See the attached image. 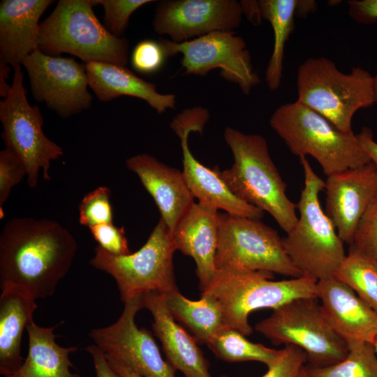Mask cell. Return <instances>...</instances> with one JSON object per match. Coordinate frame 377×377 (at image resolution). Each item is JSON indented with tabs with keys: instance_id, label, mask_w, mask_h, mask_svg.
<instances>
[{
	"instance_id": "7402d4cb",
	"label": "cell",
	"mask_w": 377,
	"mask_h": 377,
	"mask_svg": "<svg viewBox=\"0 0 377 377\" xmlns=\"http://www.w3.org/2000/svg\"><path fill=\"white\" fill-rule=\"evenodd\" d=\"M52 0H3L0 3V61L13 68L38 50L39 20Z\"/></svg>"
},
{
	"instance_id": "f1b7e54d",
	"label": "cell",
	"mask_w": 377,
	"mask_h": 377,
	"mask_svg": "<svg viewBox=\"0 0 377 377\" xmlns=\"http://www.w3.org/2000/svg\"><path fill=\"white\" fill-rule=\"evenodd\" d=\"M207 346L222 360L228 362L258 361L267 367L276 361L281 352V350L253 343L239 331L228 327L217 333Z\"/></svg>"
},
{
	"instance_id": "d590c367",
	"label": "cell",
	"mask_w": 377,
	"mask_h": 377,
	"mask_svg": "<svg viewBox=\"0 0 377 377\" xmlns=\"http://www.w3.org/2000/svg\"><path fill=\"white\" fill-rule=\"evenodd\" d=\"M281 350L278 358L267 367V371L262 377H296L307 361L306 354L298 346L286 345Z\"/></svg>"
},
{
	"instance_id": "836d02e7",
	"label": "cell",
	"mask_w": 377,
	"mask_h": 377,
	"mask_svg": "<svg viewBox=\"0 0 377 377\" xmlns=\"http://www.w3.org/2000/svg\"><path fill=\"white\" fill-rule=\"evenodd\" d=\"M350 245L377 261V195L361 217Z\"/></svg>"
},
{
	"instance_id": "d4e9b609",
	"label": "cell",
	"mask_w": 377,
	"mask_h": 377,
	"mask_svg": "<svg viewBox=\"0 0 377 377\" xmlns=\"http://www.w3.org/2000/svg\"><path fill=\"white\" fill-rule=\"evenodd\" d=\"M60 323L45 327L34 320L29 323L26 327L27 356L15 372L4 377H80L70 370L73 364L69 355L76 352L77 347H62L55 341L54 331Z\"/></svg>"
},
{
	"instance_id": "6da1fadb",
	"label": "cell",
	"mask_w": 377,
	"mask_h": 377,
	"mask_svg": "<svg viewBox=\"0 0 377 377\" xmlns=\"http://www.w3.org/2000/svg\"><path fill=\"white\" fill-rule=\"evenodd\" d=\"M72 234L47 219L15 218L0 235V287L36 300L54 295L77 251Z\"/></svg>"
},
{
	"instance_id": "30bf717a",
	"label": "cell",
	"mask_w": 377,
	"mask_h": 377,
	"mask_svg": "<svg viewBox=\"0 0 377 377\" xmlns=\"http://www.w3.org/2000/svg\"><path fill=\"white\" fill-rule=\"evenodd\" d=\"M216 269L266 271L290 278L302 276L276 230L260 219L219 212Z\"/></svg>"
},
{
	"instance_id": "8992f818",
	"label": "cell",
	"mask_w": 377,
	"mask_h": 377,
	"mask_svg": "<svg viewBox=\"0 0 377 377\" xmlns=\"http://www.w3.org/2000/svg\"><path fill=\"white\" fill-rule=\"evenodd\" d=\"M90 0H60L40 24L38 50L47 55L76 56L85 64L97 61L126 66L128 42L112 35L95 15Z\"/></svg>"
},
{
	"instance_id": "603a6c76",
	"label": "cell",
	"mask_w": 377,
	"mask_h": 377,
	"mask_svg": "<svg viewBox=\"0 0 377 377\" xmlns=\"http://www.w3.org/2000/svg\"><path fill=\"white\" fill-rule=\"evenodd\" d=\"M85 68L89 87L101 101L129 96L144 100L158 114L175 108V95L159 93L155 84L137 76L126 66L91 61L85 64Z\"/></svg>"
},
{
	"instance_id": "8d00e7d4",
	"label": "cell",
	"mask_w": 377,
	"mask_h": 377,
	"mask_svg": "<svg viewBox=\"0 0 377 377\" xmlns=\"http://www.w3.org/2000/svg\"><path fill=\"white\" fill-rule=\"evenodd\" d=\"M94 239L105 251L114 256L131 253L123 227L112 223L99 224L89 228Z\"/></svg>"
},
{
	"instance_id": "52a82bcc",
	"label": "cell",
	"mask_w": 377,
	"mask_h": 377,
	"mask_svg": "<svg viewBox=\"0 0 377 377\" xmlns=\"http://www.w3.org/2000/svg\"><path fill=\"white\" fill-rule=\"evenodd\" d=\"M373 80L364 68L354 67L343 73L327 58H309L298 68L297 101L340 131L353 133L355 113L375 104Z\"/></svg>"
},
{
	"instance_id": "d6986e66",
	"label": "cell",
	"mask_w": 377,
	"mask_h": 377,
	"mask_svg": "<svg viewBox=\"0 0 377 377\" xmlns=\"http://www.w3.org/2000/svg\"><path fill=\"white\" fill-rule=\"evenodd\" d=\"M219 215L215 207L194 202L179 219L172 235L176 250L195 262L201 292L207 288L216 272Z\"/></svg>"
},
{
	"instance_id": "5bb4252c",
	"label": "cell",
	"mask_w": 377,
	"mask_h": 377,
	"mask_svg": "<svg viewBox=\"0 0 377 377\" xmlns=\"http://www.w3.org/2000/svg\"><path fill=\"white\" fill-rule=\"evenodd\" d=\"M144 308L142 295L124 302L113 324L91 330L89 336L105 354L122 362L142 377H175V369L164 360L151 331L139 328L135 318Z\"/></svg>"
},
{
	"instance_id": "74e56055",
	"label": "cell",
	"mask_w": 377,
	"mask_h": 377,
	"mask_svg": "<svg viewBox=\"0 0 377 377\" xmlns=\"http://www.w3.org/2000/svg\"><path fill=\"white\" fill-rule=\"evenodd\" d=\"M349 15L355 22L371 24L377 21V0L348 1Z\"/></svg>"
},
{
	"instance_id": "ba28073f",
	"label": "cell",
	"mask_w": 377,
	"mask_h": 377,
	"mask_svg": "<svg viewBox=\"0 0 377 377\" xmlns=\"http://www.w3.org/2000/svg\"><path fill=\"white\" fill-rule=\"evenodd\" d=\"M175 251L171 232L160 218L137 251L114 256L97 245L89 263L114 279L124 303L138 295L153 291L166 294L177 288L173 266Z\"/></svg>"
},
{
	"instance_id": "5b68a950",
	"label": "cell",
	"mask_w": 377,
	"mask_h": 377,
	"mask_svg": "<svg viewBox=\"0 0 377 377\" xmlns=\"http://www.w3.org/2000/svg\"><path fill=\"white\" fill-rule=\"evenodd\" d=\"M274 274L266 271L216 269L201 292L218 302L225 325L245 337L253 332L249 316L260 309L273 310L298 298H317V281L305 276L273 281Z\"/></svg>"
},
{
	"instance_id": "44dd1931",
	"label": "cell",
	"mask_w": 377,
	"mask_h": 377,
	"mask_svg": "<svg viewBox=\"0 0 377 377\" xmlns=\"http://www.w3.org/2000/svg\"><path fill=\"white\" fill-rule=\"evenodd\" d=\"M144 308L152 316L154 334L159 339L166 360L185 377H212L209 363L193 337L171 316L164 294H142Z\"/></svg>"
},
{
	"instance_id": "7a4b0ae2",
	"label": "cell",
	"mask_w": 377,
	"mask_h": 377,
	"mask_svg": "<svg viewBox=\"0 0 377 377\" xmlns=\"http://www.w3.org/2000/svg\"><path fill=\"white\" fill-rule=\"evenodd\" d=\"M223 138L233 163L219 175L239 199L268 212L288 232L295 225L297 204L286 195V184L270 157L266 140L226 126Z\"/></svg>"
},
{
	"instance_id": "3957f363",
	"label": "cell",
	"mask_w": 377,
	"mask_h": 377,
	"mask_svg": "<svg viewBox=\"0 0 377 377\" xmlns=\"http://www.w3.org/2000/svg\"><path fill=\"white\" fill-rule=\"evenodd\" d=\"M300 163L304 185L297 204L299 212L294 227L283 238L285 250L302 276L317 281L334 276L343 260V244L319 199L325 182L315 172L306 157Z\"/></svg>"
},
{
	"instance_id": "8fae6325",
	"label": "cell",
	"mask_w": 377,
	"mask_h": 377,
	"mask_svg": "<svg viewBox=\"0 0 377 377\" xmlns=\"http://www.w3.org/2000/svg\"><path fill=\"white\" fill-rule=\"evenodd\" d=\"M13 69L10 91L0 102L1 138L6 148L22 160L27 168L28 185L35 188L40 170L45 180L50 179L51 162L63 156L64 151L45 135L40 110L28 101L21 66H16Z\"/></svg>"
},
{
	"instance_id": "7dc6e473",
	"label": "cell",
	"mask_w": 377,
	"mask_h": 377,
	"mask_svg": "<svg viewBox=\"0 0 377 377\" xmlns=\"http://www.w3.org/2000/svg\"><path fill=\"white\" fill-rule=\"evenodd\" d=\"M374 348H375V350H376V353L377 354V336L376 337V339H375V341L374 343Z\"/></svg>"
},
{
	"instance_id": "b9f144b4",
	"label": "cell",
	"mask_w": 377,
	"mask_h": 377,
	"mask_svg": "<svg viewBox=\"0 0 377 377\" xmlns=\"http://www.w3.org/2000/svg\"><path fill=\"white\" fill-rule=\"evenodd\" d=\"M105 355L110 367L121 377H142L122 362L110 355Z\"/></svg>"
},
{
	"instance_id": "f35d334b",
	"label": "cell",
	"mask_w": 377,
	"mask_h": 377,
	"mask_svg": "<svg viewBox=\"0 0 377 377\" xmlns=\"http://www.w3.org/2000/svg\"><path fill=\"white\" fill-rule=\"evenodd\" d=\"M94 367L96 377H121L109 364L104 353L95 344L86 347Z\"/></svg>"
},
{
	"instance_id": "83f0119b",
	"label": "cell",
	"mask_w": 377,
	"mask_h": 377,
	"mask_svg": "<svg viewBox=\"0 0 377 377\" xmlns=\"http://www.w3.org/2000/svg\"><path fill=\"white\" fill-rule=\"evenodd\" d=\"M334 276L350 286L377 313V261L350 245Z\"/></svg>"
},
{
	"instance_id": "e575fe53",
	"label": "cell",
	"mask_w": 377,
	"mask_h": 377,
	"mask_svg": "<svg viewBox=\"0 0 377 377\" xmlns=\"http://www.w3.org/2000/svg\"><path fill=\"white\" fill-rule=\"evenodd\" d=\"M166 58L159 41L144 40L134 47L131 54V64L138 72L151 74L162 67Z\"/></svg>"
},
{
	"instance_id": "4316f807",
	"label": "cell",
	"mask_w": 377,
	"mask_h": 377,
	"mask_svg": "<svg viewBox=\"0 0 377 377\" xmlns=\"http://www.w3.org/2000/svg\"><path fill=\"white\" fill-rule=\"evenodd\" d=\"M299 0H260L262 19L267 20L274 32L273 51L265 71V80L271 90L281 84L285 44L295 28Z\"/></svg>"
},
{
	"instance_id": "60d3db41",
	"label": "cell",
	"mask_w": 377,
	"mask_h": 377,
	"mask_svg": "<svg viewBox=\"0 0 377 377\" xmlns=\"http://www.w3.org/2000/svg\"><path fill=\"white\" fill-rule=\"evenodd\" d=\"M242 13L254 25H258L262 20L260 13L258 1L243 0L239 1Z\"/></svg>"
},
{
	"instance_id": "cb8c5ba5",
	"label": "cell",
	"mask_w": 377,
	"mask_h": 377,
	"mask_svg": "<svg viewBox=\"0 0 377 377\" xmlns=\"http://www.w3.org/2000/svg\"><path fill=\"white\" fill-rule=\"evenodd\" d=\"M0 295V374L6 376L23 363L21 341L24 330L33 321L36 300L16 289Z\"/></svg>"
},
{
	"instance_id": "ac0fdd59",
	"label": "cell",
	"mask_w": 377,
	"mask_h": 377,
	"mask_svg": "<svg viewBox=\"0 0 377 377\" xmlns=\"http://www.w3.org/2000/svg\"><path fill=\"white\" fill-rule=\"evenodd\" d=\"M316 297L332 329L346 343L374 344L377 336V313L346 283L332 276L316 283Z\"/></svg>"
},
{
	"instance_id": "2e32d148",
	"label": "cell",
	"mask_w": 377,
	"mask_h": 377,
	"mask_svg": "<svg viewBox=\"0 0 377 377\" xmlns=\"http://www.w3.org/2000/svg\"><path fill=\"white\" fill-rule=\"evenodd\" d=\"M242 15L236 0H165L158 3L152 25L158 34L182 43L215 31H234Z\"/></svg>"
},
{
	"instance_id": "484cf974",
	"label": "cell",
	"mask_w": 377,
	"mask_h": 377,
	"mask_svg": "<svg viewBox=\"0 0 377 377\" xmlns=\"http://www.w3.org/2000/svg\"><path fill=\"white\" fill-rule=\"evenodd\" d=\"M164 297L171 316L198 344L207 345L226 327L218 302L209 295L201 294L199 300H191L176 288Z\"/></svg>"
},
{
	"instance_id": "7bdbcfd3",
	"label": "cell",
	"mask_w": 377,
	"mask_h": 377,
	"mask_svg": "<svg viewBox=\"0 0 377 377\" xmlns=\"http://www.w3.org/2000/svg\"><path fill=\"white\" fill-rule=\"evenodd\" d=\"M10 66L9 64L0 61V96L3 98L8 95L11 89V84L6 82L9 77Z\"/></svg>"
},
{
	"instance_id": "f546056e",
	"label": "cell",
	"mask_w": 377,
	"mask_h": 377,
	"mask_svg": "<svg viewBox=\"0 0 377 377\" xmlns=\"http://www.w3.org/2000/svg\"><path fill=\"white\" fill-rule=\"evenodd\" d=\"M348 352L344 359L325 367L305 369L309 377H377V354L372 343L353 341L346 343Z\"/></svg>"
},
{
	"instance_id": "9c48e42d",
	"label": "cell",
	"mask_w": 377,
	"mask_h": 377,
	"mask_svg": "<svg viewBox=\"0 0 377 377\" xmlns=\"http://www.w3.org/2000/svg\"><path fill=\"white\" fill-rule=\"evenodd\" d=\"M317 298H298L273 310L255 330L274 345H293L306 354L309 364L325 367L346 357V342L330 326Z\"/></svg>"
},
{
	"instance_id": "e0dca14e",
	"label": "cell",
	"mask_w": 377,
	"mask_h": 377,
	"mask_svg": "<svg viewBox=\"0 0 377 377\" xmlns=\"http://www.w3.org/2000/svg\"><path fill=\"white\" fill-rule=\"evenodd\" d=\"M325 212L349 246L357 226L377 195V167L371 161L327 177Z\"/></svg>"
},
{
	"instance_id": "ffe728a7",
	"label": "cell",
	"mask_w": 377,
	"mask_h": 377,
	"mask_svg": "<svg viewBox=\"0 0 377 377\" xmlns=\"http://www.w3.org/2000/svg\"><path fill=\"white\" fill-rule=\"evenodd\" d=\"M126 166L139 177L172 235L179 219L195 202L182 171L147 154L132 156L126 159Z\"/></svg>"
},
{
	"instance_id": "ab89813d",
	"label": "cell",
	"mask_w": 377,
	"mask_h": 377,
	"mask_svg": "<svg viewBox=\"0 0 377 377\" xmlns=\"http://www.w3.org/2000/svg\"><path fill=\"white\" fill-rule=\"evenodd\" d=\"M357 136L371 161L377 167V142L374 140L371 131L368 128H363Z\"/></svg>"
},
{
	"instance_id": "277c9868",
	"label": "cell",
	"mask_w": 377,
	"mask_h": 377,
	"mask_svg": "<svg viewBox=\"0 0 377 377\" xmlns=\"http://www.w3.org/2000/svg\"><path fill=\"white\" fill-rule=\"evenodd\" d=\"M269 124L294 155L312 156L327 177L371 161L357 134L340 131L297 101L279 106Z\"/></svg>"
},
{
	"instance_id": "4fadbf2b",
	"label": "cell",
	"mask_w": 377,
	"mask_h": 377,
	"mask_svg": "<svg viewBox=\"0 0 377 377\" xmlns=\"http://www.w3.org/2000/svg\"><path fill=\"white\" fill-rule=\"evenodd\" d=\"M209 117L207 108L193 107L177 114L170 124L180 139L182 172L189 190L198 202L218 210L222 209L232 216L261 219L264 212L237 198L221 177L218 165L213 169L206 167L191 153L188 135L191 132L202 133Z\"/></svg>"
},
{
	"instance_id": "ee69618b",
	"label": "cell",
	"mask_w": 377,
	"mask_h": 377,
	"mask_svg": "<svg viewBox=\"0 0 377 377\" xmlns=\"http://www.w3.org/2000/svg\"><path fill=\"white\" fill-rule=\"evenodd\" d=\"M314 9H316V2L314 1H299L296 15H306Z\"/></svg>"
},
{
	"instance_id": "bcb514c9",
	"label": "cell",
	"mask_w": 377,
	"mask_h": 377,
	"mask_svg": "<svg viewBox=\"0 0 377 377\" xmlns=\"http://www.w3.org/2000/svg\"><path fill=\"white\" fill-rule=\"evenodd\" d=\"M296 377H309L308 374H307V371H306V370L305 369V366H304L301 369V370L299 371V373L297 374Z\"/></svg>"
},
{
	"instance_id": "f6af8a7d",
	"label": "cell",
	"mask_w": 377,
	"mask_h": 377,
	"mask_svg": "<svg viewBox=\"0 0 377 377\" xmlns=\"http://www.w3.org/2000/svg\"><path fill=\"white\" fill-rule=\"evenodd\" d=\"M373 89H374V95L375 103L377 104V73L375 76H373Z\"/></svg>"
},
{
	"instance_id": "9a60e30c",
	"label": "cell",
	"mask_w": 377,
	"mask_h": 377,
	"mask_svg": "<svg viewBox=\"0 0 377 377\" xmlns=\"http://www.w3.org/2000/svg\"><path fill=\"white\" fill-rule=\"evenodd\" d=\"M22 65L28 73L34 99L45 102L59 116L68 118L91 106L93 98L87 90L85 64L37 50Z\"/></svg>"
},
{
	"instance_id": "7c38bea8",
	"label": "cell",
	"mask_w": 377,
	"mask_h": 377,
	"mask_svg": "<svg viewBox=\"0 0 377 377\" xmlns=\"http://www.w3.org/2000/svg\"><path fill=\"white\" fill-rule=\"evenodd\" d=\"M167 57L182 54L184 74L204 76L219 68L220 75L248 95L260 82L244 40L235 31H215L182 43L159 40Z\"/></svg>"
},
{
	"instance_id": "1f68e13d",
	"label": "cell",
	"mask_w": 377,
	"mask_h": 377,
	"mask_svg": "<svg viewBox=\"0 0 377 377\" xmlns=\"http://www.w3.org/2000/svg\"><path fill=\"white\" fill-rule=\"evenodd\" d=\"M92 6L101 5L104 10V23L108 31L117 38H122L131 15L152 0H90Z\"/></svg>"
},
{
	"instance_id": "4dcf8cb0",
	"label": "cell",
	"mask_w": 377,
	"mask_h": 377,
	"mask_svg": "<svg viewBox=\"0 0 377 377\" xmlns=\"http://www.w3.org/2000/svg\"><path fill=\"white\" fill-rule=\"evenodd\" d=\"M110 195V190L106 186H99L87 193L79 206L80 224L89 228L112 223Z\"/></svg>"
},
{
	"instance_id": "d6a6232c",
	"label": "cell",
	"mask_w": 377,
	"mask_h": 377,
	"mask_svg": "<svg viewBox=\"0 0 377 377\" xmlns=\"http://www.w3.org/2000/svg\"><path fill=\"white\" fill-rule=\"evenodd\" d=\"M27 177V168L22 160L13 151L5 148L0 152V218L4 216L2 209L12 188Z\"/></svg>"
}]
</instances>
